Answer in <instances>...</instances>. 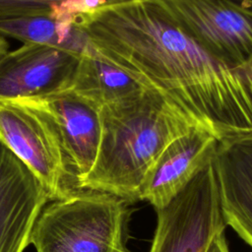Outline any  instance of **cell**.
Wrapping results in <instances>:
<instances>
[{
  "label": "cell",
  "instance_id": "15",
  "mask_svg": "<svg viewBox=\"0 0 252 252\" xmlns=\"http://www.w3.org/2000/svg\"><path fill=\"white\" fill-rule=\"evenodd\" d=\"M8 48H9V44H8V41L6 40V38L2 35H0V57L6 53L8 51Z\"/></svg>",
  "mask_w": 252,
  "mask_h": 252
},
{
  "label": "cell",
  "instance_id": "14",
  "mask_svg": "<svg viewBox=\"0 0 252 252\" xmlns=\"http://www.w3.org/2000/svg\"><path fill=\"white\" fill-rule=\"evenodd\" d=\"M207 252H229L224 232L218 234L211 242Z\"/></svg>",
  "mask_w": 252,
  "mask_h": 252
},
{
  "label": "cell",
  "instance_id": "11",
  "mask_svg": "<svg viewBox=\"0 0 252 252\" xmlns=\"http://www.w3.org/2000/svg\"><path fill=\"white\" fill-rule=\"evenodd\" d=\"M218 143L215 136L199 128L173 141L144 179L139 199L156 210L166 206L213 158Z\"/></svg>",
  "mask_w": 252,
  "mask_h": 252
},
{
  "label": "cell",
  "instance_id": "8",
  "mask_svg": "<svg viewBox=\"0 0 252 252\" xmlns=\"http://www.w3.org/2000/svg\"><path fill=\"white\" fill-rule=\"evenodd\" d=\"M48 202L41 180L0 141V252H24Z\"/></svg>",
  "mask_w": 252,
  "mask_h": 252
},
{
  "label": "cell",
  "instance_id": "5",
  "mask_svg": "<svg viewBox=\"0 0 252 252\" xmlns=\"http://www.w3.org/2000/svg\"><path fill=\"white\" fill-rule=\"evenodd\" d=\"M150 252H207L212 240L224 232L213 158L163 208Z\"/></svg>",
  "mask_w": 252,
  "mask_h": 252
},
{
  "label": "cell",
  "instance_id": "13",
  "mask_svg": "<svg viewBox=\"0 0 252 252\" xmlns=\"http://www.w3.org/2000/svg\"><path fill=\"white\" fill-rule=\"evenodd\" d=\"M0 35L24 43H36L81 55L89 45L83 30L76 24L62 22L48 15H25L0 19Z\"/></svg>",
  "mask_w": 252,
  "mask_h": 252
},
{
  "label": "cell",
  "instance_id": "4",
  "mask_svg": "<svg viewBox=\"0 0 252 252\" xmlns=\"http://www.w3.org/2000/svg\"><path fill=\"white\" fill-rule=\"evenodd\" d=\"M0 141L37 175L50 201L78 190L67 168L56 124L34 99L0 100Z\"/></svg>",
  "mask_w": 252,
  "mask_h": 252
},
{
  "label": "cell",
  "instance_id": "2",
  "mask_svg": "<svg viewBox=\"0 0 252 252\" xmlns=\"http://www.w3.org/2000/svg\"><path fill=\"white\" fill-rule=\"evenodd\" d=\"M99 116L101 134L96 158L79 189L107 193L129 204L140 200L144 179L164 150L197 128L148 90L103 106Z\"/></svg>",
  "mask_w": 252,
  "mask_h": 252
},
{
  "label": "cell",
  "instance_id": "7",
  "mask_svg": "<svg viewBox=\"0 0 252 252\" xmlns=\"http://www.w3.org/2000/svg\"><path fill=\"white\" fill-rule=\"evenodd\" d=\"M79 54L24 43L0 57V100L38 98L71 89Z\"/></svg>",
  "mask_w": 252,
  "mask_h": 252
},
{
  "label": "cell",
  "instance_id": "3",
  "mask_svg": "<svg viewBox=\"0 0 252 252\" xmlns=\"http://www.w3.org/2000/svg\"><path fill=\"white\" fill-rule=\"evenodd\" d=\"M129 203L80 189L45 205L33 225L36 252H130Z\"/></svg>",
  "mask_w": 252,
  "mask_h": 252
},
{
  "label": "cell",
  "instance_id": "6",
  "mask_svg": "<svg viewBox=\"0 0 252 252\" xmlns=\"http://www.w3.org/2000/svg\"><path fill=\"white\" fill-rule=\"evenodd\" d=\"M198 43L225 63L252 69V9L232 0H157Z\"/></svg>",
  "mask_w": 252,
  "mask_h": 252
},
{
  "label": "cell",
  "instance_id": "1",
  "mask_svg": "<svg viewBox=\"0 0 252 252\" xmlns=\"http://www.w3.org/2000/svg\"><path fill=\"white\" fill-rule=\"evenodd\" d=\"M78 26L92 47L219 141L252 134V69L219 59L157 2L108 5Z\"/></svg>",
  "mask_w": 252,
  "mask_h": 252
},
{
  "label": "cell",
  "instance_id": "12",
  "mask_svg": "<svg viewBox=\"0 0 252 252\" xmlns=\"http://www.w3.org/2000/svg\"><path fill=\"white\" fill-rule=\"evenodd\" d=\"M71 89L99 110L135 97L144 91L124 71L100 56L90 43L80 56Z\"/></svg>",
  "mask_w": 252,
  "mask_h": 252
},
{
  "label": "cell",
  "instance_id": "10",
  "mask_svg": "<svg viewBox=\"0 0 252 252\" xmlns=\"http://www.w3.org/2000/svg\"><path fill=\"white\" fill-rule=\"evenodd\" d=\"M213 165L224 223L252 247V134L219 141Z\"/></svg>",
  "mask_w": 252,
  "mask_h": 252
},
{
  "label": "cell",
  "instance_id": "9",
  "mask_svg": "<svg viewBox=\"0 0 252 252\" xmlns=\"http://www.w3.org/2000/svg\"><path fill=\"white\" fill-rule=\"evenodd\" d=\"M32 99L37 101L54 120L68 171L79 190L80 182L91 171L96 158L101 134L100 110L72 89Z\"/></svg>",
  "mask_w": 252,
  "mask_h": 252
}]
</instances>
